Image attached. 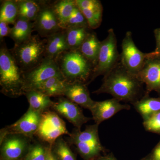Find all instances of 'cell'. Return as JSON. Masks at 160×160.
I'll use <instances>...</instances> for the list:
<instances>
[{"mask_svg":"<svg viewBox=\"0 0 160 160\" xmlns=\"http://www.w3.org/2000/svg\"><path fill=\"white\" fill-rule=\"evenodd\" d=\"M143 84L137 76L129 72L120 62L104 76L102 85L92 93H107L120 102L124 101L132 105L146 95Z\"/></svg>","mask_w":160,"mask_h":160,"instance_id":"obj_1","label":"cell"},{"mask_svg":"<svg viewBox=\"0 0 160 160\" xmlns=\"http://www.w3.org/2000/svg\"><path fill=\"white\" fill-rule=\"evenodd\" d=\"M0 86L1 92L8 97L25 95L24 72L5 43L0 49Z\"/></svg>","mask_w":160,"mask_h":160,"instance_id":"obj_2","label":"cell"},{"mask_svg":"<svg viewBox=\"0 0 160 160\" xmlns=\"http://www.w3.org/2000/svg\"><path fill=\"white\" fill-rule=\"evenodd\" d=\"M63 76L69 83L89 84L93 67L78 50L63 52L56 61Z\"/></svg>","mask_w":160,"mask_h":160,"instance_id":"obj_3","label":"cell"},{"mask_svg":"<svg viewBox=\"0 0 160 160\" xmlns=\"http://www.w3.org/2000/svg\"><path fill=\"white\" fill-rule=\"evenodd\" d=\"M46 43V38L41 39L38 35H34L24 42L14 45L10 49L23 72L33 69L42 62L45 58Z\"/></svg>","mask_w":160,"mask_h":160,"instance_id":"obj_4","label":"cell"},{"mask_svg":"<svg viewBox=\"0 0 160 160\" xmlns=\"http://www.w3.org/2000/svg\"><path fill=\"white\" fill-rule=\"evenodd\" d=\"M120 62L116 36L113 29H110L107 36L101 42L97 63L93 69L89 84L99 76L109 73Z\"/></svg>","mask_w":160,"mask_h":160,"instance_id":"obj_5","label":"cell"},{"mask_svg":"<svg viewBox=\"0 0 160 160\" xmlns=\"http://www.w3.org/2000/svg\"><path fill=\"white\" fill-rule=\"evenodd\" d=\"M69 135L66 123L55 112L49 110L42 113L35 136L41 142L51 146L63 135Z\"/></svg>","mask_w":160,"mask_h":160,"instance_id":"obj_6","label":"cell"},{"mask_svg":"<svg viewBox=\"0 0 160 160\" xmlns=\"http://www.w3.org/2000/svg\"><path fill=\"white\" fill-rule=\"evenodd\" d=\"M54 77L64 76L56 61L45 58L37 66L24 72L25 93L37 90L43 83Z\"/></svg>","mask_w":160,"mask_h":160,"instance_id":"obj_7","label":"cell"},{"mask_svg":"<svg viewBox=\"0 0 160 160\" xmlns=\"http://www.w3.org/2000/svg\"><path fill=\"white\" fill-rule=\"evenodd\" d=\"M120 62L129 72L137 75L143 68L149 53H144L136 46L131 31H127L122 40Z\"/></svg>","mask_w":160,"mask_h":160,"instance_id":"obj_8","label":"cell"},{"mask_svg":"<svg viewBox=\"0 0 160 160\" xmlns=\"http://www.w3.org/2000/svg\"><path fill=\"white\" fill-rule=\"evenodd\" d=\"M41 112L29 108L17 122L1 130L0 141L9 134H21L33 140L41 120Z\"/></svg>","mask_w":160,"mask_h":160,"instance_id":"obj_9","label":"cell"},{"mask_svg":"<svg viewBox=\"0 0 160 160\" xmlns=\"http://www.w3.org/2000/svg\"><path fill=\"white\" fill-rule=\"evenodd\" d=\"M137 76L146 85V94L155 91L160 95V54L154 51L149 52L143 68Z\"/></svg>","mask_w":160,"mask_h":160,"instance_id":"obj_10","label":"cell"},{"mask_svg":"<svg viewBox=\"0 0 160 160\" xmlns=\"http://www.w3.org/2000/svg\"><path fill=\"white\" fill-rule=\"evenodd\" d=\"M32 139L21 134L6 136L1 144V156L4 160H18L27 153Z\"/></svg>","mask_w":160,"mask_h":160,"instance_id":"obj_11","label":"cell"},{"mask_svg":"<svg viewBox=\"0 0 160 160\" xmlns=\"http://www.w3.org/2000/svg\"><path fill=\"white\" fill-rule=\"evenodd\" d=\"M51 109L79 129L92 119L85 116L78 105L63 97H60L57 102H54Z\"/></svg>","mask_w":160,"mask_h":160,"instance_id":"obj_12","label":"cell"},{"mask_svg":"<svg viewBox=\"0 0 160 160\" xmlns=\"http://www.w3.org/2000/svg\"><path fill=\"white\" fill-rule=\"evenodd\" d=\"M34 30L42 38L49 37L62 30L51 5L47 2L42 7L34 22Z\"/></svg>","mask_w":160,"mask_h":160,"instance_id":"obj_13","label":"cell"},{"mask_svg":"<svg viewBox=\"0 0 160 160\" xmlns=\"http://www.w3.org/2000/svg\"><path fill=\"white\" fill-rule=\"evenodd\" d=\"M130 108L131 107L129 105L122 104L119 100L112 98L101 102H95L90 111L95 124L99 125L104 121L112 117L119 112L129 110Z\"/></svg>","mask_w":160,"mask_h":160,"instance_id":"obj_14","label":"cell"},{"mask_svg":"<svg viewBox=\"0 0 160 160\" xmlns=\"http://www.w3.org/2000/svg\"><path fill=\"white\" fill-rule=\"evenodd\" d=\"M87 86V84L82 82H69L64 96L79 106L90 110L95 101L90 97Z\"/></svg>","mask_w":160,"mask_h":160,"instance_id":"obj_15","label":"cell"},{"mask_svg":"<svg viewBox=\"0 0 160 160\" xmlns=\"http://www.w3.org/2000/svg\"><path fill=\"white\" fill-rule=\"evenodd\" d=\"M77 6L84 14L89 29H97L102 21L103 6L99 0H75Z\"/></svg>","mask_w":160,"mask_h":160,"instance_id":"obj_16","label":"cell"},{"mask_svg":"<svg viewBox=\"0 0 160 160\" xmlns=\"http://www.w3.org/2000/svg\"><path fill=\"white\" fill-rule=\"evenodd\" d=\"M46 39L45 58L56 61L63 52L69 50L66 42L65 30L58 32Z\"/></svg>","mask_w":160,"mask_h":160,"instance_id":"obj_17","label":"cell"},{"mask_svg":"<svg viewBox=\"0 0 160 160\" xmlns=\"http://www.w3.org/2000/svg\"><path fill=\"white\" fill-rule=\"evenodd\" d=\"M101 45V42L98 39L96 33L90 32L78 50L90 62L93 69L97 63Z\"/></svg>","mask_w":160,"mask_h":160,"instance_id":"obj_18","label":"cell"},{"mask_svg":"<svg viewBox=\"0 0 160 160\" xmlns=\"http://www.w3.org/2000/svg\"><path fill=\"white\" fill-rule=\"evenodd\" d=\"M33 30V22L18 17L10 29L9 37L14 41L15 45H19L30 38Z\"/></svg>","mask_w":160,"mask_h":160,"instance_id":"obj_19","label":"cell"},{"mask_svg":"<svg viewBox=\"0 0 160 160\" xmlns=\"http://www.w3.org/2000/svg\"><path fill=\"white\" fill-rule=\"evenodd\" d=\"M69 82L64 77H54L43 83L37 90L49 97L64 96Z\"/></svg>","mask_w":160,"mask_h":160,"instance_id":"obj_20","label":"cell"},{"mask_svg":"<svg viewBox=\"0 0 160 160\" xmlns=\"http://www.w3.org/2000/svg\"><path fill=\"white\" fill-rule=\"evenodd\" d=\"M18 9V17L34 22L38 13L47 2L32 0L16 1Z\"/></svg>","mask_w":160,"mask_h":160,"instance_id":"obj_21","label":"cell"},{"mask_svg":"<svg viewBox=\"0 0 160 160\" xmlns=\"http://www.w3.org/2000/svg\"><path fill=\"white\" fill-rule=\"evenodd\" d=\"M137 111L145 120L160 112V98H151L145 95L139 101L132 104Z\"/></svg>","mask_w":160,"mask_h":160,"instance_id":"obj_22","label":"cell"},{"mask_svg":"<svg viewBox=\"0 0 160 160\" xmlns=\"http://www.w3.org/2000/svg\"><path fill=\"white\" fill-rule=\"evenodd\" d=\"M25 95L29 103V108L41 113L51 109L54 103L49 97L37 90L27 92Z\"/></svg>","mask_w":160,"mask_h":160,"instance_id":"obj_23","label":"cell"},{"mask_svg":"<svg viewBox=\"0 0 160 160\" xmlns=\"http://www.w3.org/2000/svg\"><path fill=\"white\" fill-rule=\"evenodd\" d=\"M60 27L64 30L65 25L76 6L75 0H61L51 5Z\"/></svg>","mask_w":160,"mask_h":160,"instance_id":"obj_24","label":"cell"},{"mask_svg":"<svg viewBox=\"0 0 160 160\" xmlns=\"http://www.w3.org/2000/svg\"><path fill=\"white\" fill-rule=\"evenodd\" d=\"M89 27H74L65 30L66 42L69 50H77L88 36Z\"/></svg>","mask_w":160,"mask_h":160,"instance_id":"obj_25","label":"cell"},{"mask_svg":"<svg viewBox=\"0 0 160 160\" xmlns=\"http://www.w3.org/2000/svg\"><path fill=\"white\" fill-rule=\"evenodd\" d=\"M69 145L74 146L78 152L83 157L87 159L96 157L104 149L100 140L92 142H75Z\"/></svg>","mask_w":160,"mask_h":160,"instance_id":"obj_26","label":"cell"},{"mask_svg":"<svg viewBox=\"0 0 160 160\" xmlns=\"http://www.w3.org/2000/svg\"><path fill=\"white\" fill-rule=\"evenodd\" d=\"M0 22L14 25L18 15V9L16 1H2L0 9Z\"/></svg>","mask_w":160,"mask_h":160,"instance_id":"obj_27","label":"cell"},{"mask_svg":"<svg viewBox=\"0 0 160 160\" xmlns=\"http://www.w3.org/2000/svg\"><path fill=\"white\" fill-rule=\"evenodd\" d=\"M51 147L52 151L57 160H76L69 143L62 137L58 138Z\"/></svg>","mask_w":160,"mask_h":160,"instance_id":"obj_28","label":"cell"},{"mask_svg":"<svg viewBox=\"0 0 160 160\" xmlns=\"http://www.w3.org/2000/svg\"><path fill=\"white\" fill-rule=\"evenodd\" d=\"M48 146L42 142L31 144L24 160H45Z\"/></svg>","mask_w":160,"mask_h":160,"instance_id":"obj_29","label":"cell"},{"mask_svg":"<svg viewBox=\"0 0 160 160\" xmlns=\"http://www.w3.org/2000/svg\"><path fill=\"white\" fill-rule=\"evenodd\" d=\"M74 27L89 28L86 18L77 5L66 23L64 30Z\"/></svg>","mask_w":160,"mask_h":160,"instance_id":"obj_30","label":"cell"},{"mask_svg":"<svg viewBox=\"0 0 160 160\" xmlns=\"http://www.w3.org/2000/svg\"><path fill=\"white\" fill-rule=\"evenodd\" d=\"M143 125L147 131L160 134V112L144 120Z\"/></svg>","mask_w":160,"mask_h":160,"instance_id":"obj_31","label":"cell"},{"mask_svg":"<svg viewBox=\"0 0 160 160\" xmlns=\"http://www.w3.org/2000/svg\"><path fill=\"white\" fill-rule=\"evenodd\" d=\"M9 24L4 22H0V40L1 42H2L4 38L9 37L10 29Z\"/></svg>","mask_w":160,"mask_h":160,"instance_id":"obj_32","label":"cell"},{"mask_svg":"<svg viewBox=\"0 0 160 160\" xmlns=\"http://www.w3.org/2000/svg\"><path fill=\"white\" fill-rule=\"evenodd\" d=\"M154 34L156 40V48L154 52L160 54V28L155 29Z\"/></svg>","mask_w":160,"mask_h":160,"instance_id":"obj_33","label":"cell"},{"mask_svg":"<svg viewBox=\"0 0 160 160\" xmlns=\"http://www.w3.org/2000/svg\"><path fill=\"white\" fill-rule=\"evenodd\" d=\"M152 160H160V141L153 149Z\"/></svg>","mask_w":160,"mask_h":160,"instance_id":"obj_34","label":"cell"},{"mask_svg":"<svg viewBox=\"0 0 160 160\" xmlns=\"http://www.w3.org/2000/svg\"><path fill=\"white\" fill-rule=\"evenodd\" d=\"M45 160H57L51 150V146H48Z\"/></svg>","mask_w":160,"mask_h":160,"instance_id":"obj_35","label":"cell"},{"mask_svg":"<svg viewBox=\"0 0 160 160\" xmlns=\"http://www.w3.org/2000/svg\"><path fill=\"white\" fill-rule=\"evenodd\" d=\"M98 160H117L115 158L111 156L106 157L102 158Z\"/></svg>","mask_w":160,"mask_h":160,"instance_id":"obj_36","label":"cell"},{"mask_svg":"<svg viewBox=\"0 0 160 160\" xmlns=\"http://www.w3.org/2000/svg\"></svg>","mask_w":160,"mask_h":160,"instance_id":"obj_37","label":"cell"}]
</instances>
